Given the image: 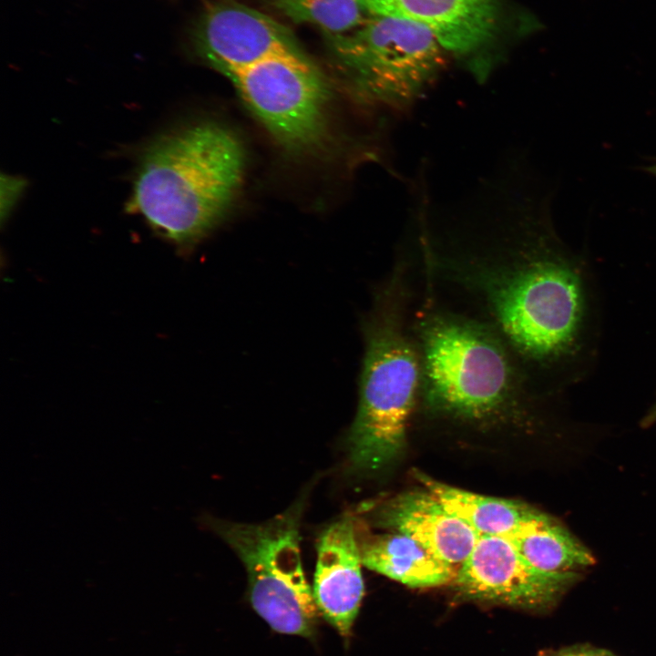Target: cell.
<instances>
[{
	"label": "cell",
	"instance_id": "obj_14",
	"mask_svg": "<svg viewBox=\"0 0 656 656\" xmlns=\"http://www.w3.org/2000/svg\"><path fill=\"white\" fill-rule=\"evenodd\" d=\"M415 476L428 492L479 536L511 535L532 508L520 502L464 490L422 472L416 471Z\"/></svg>",
	"mask_w": 656,
	"mask_h": 656
},
{
	"label": "cell",
	"instance_id": "obj_5",
	"mask_svg": "<svg viewBox=\"0 0 656 656\" xmlns=\"http://www.w3.org/2000/svg\"><path fill=\"white\" fill-rule=\"evenodd\" d=\"M303 498L276 517L244 524L210 519L212 529L234 550L248 574L250 600L275 631L310 636L319 610L305 578L300 552Z\"/></svg>",
	"mask_w": 656,
	"mask_h": 656
},
{
	"label": "cell",
	"instance_id": "obj_12",
	"mask_svg": "<svg viewBox=\"0 0 656 656\" xmlns=\"http://www.w3.org/2000/svg\"><path fill=\"white\" fill-rule=\"evenodd\" d=\"M361 561L377 573L412 588L452 581L455 567L442 561L413 538L401 534L371 535L355 518Z\"/></svg>",
	"mask_w": 656,
	"mask_h": 656
},
{
	"label": "cell",
	"instance_id": "obj_17",
	"mask_svg": "<svg viewBox=\"0 0 656 656\" xmlns=\"http://www.w3.org/2000/svg\"><path fill=\"white\" fill-rule=\"evenodd\" d=\"M569 656H613L602 651L597 650H579L568 652Z\"/></svg>",
	"mask_w": 656,
	"mask_h": 656
},
{
	"label": "cell",
	"instance_id": "obj_15",
	"mask_svg": "<svg viewBox=\"0 0 656 656\" xmlns=\"http://www.w3.org/2000/svg\"><path fill=\"white\" fill-rule=\"evenodd\" d=\"M296 24H309L337 35L351 31L366 18L359 0H259Z\"/></svg>",
	"mask_w": 656,
	"mask_h": 656
},
{
	"label": "cell",
	"instance_id": "obj_18",
	"mask_svg": "<svg viewBox=\"0 0 656 656\" xmlns=\"http://www.w3.org/2000/svg\"><path fill=\"white\" fill-rule=\"evenodd\" d=\"M642 423H643L644 425H651V424L656 423V402H655V404L652 405V407H651V409L650 410V412H649V413L647 414V415L645 416V418H644V420H643Z\"/></svg>",
	"mask_w": 656,
	"mask_h": 656
},
{
	"label": "cell",
	"instance_id": "obj_7",
	"mask_svg": "<svg viewBox=\"0 0 656 656\" xmlns=\"http://www.w3.org/2000/svg\"><path fill=\"white\" fill-rule=\"evenodd\" d=\"M577 580L534 567L505 536H479L453 579L467 599L530 610L553 605Z\"/></svg>",
	"mask_w": 656,
	"mask_h": 656
},
{
	"label": "cell",
	"instance_id": "obj_10",
	"mask_svg": "<svg viewBox=\"0 0 656 656\" xmlns=\"http://www.w3.org/2000/svg\"><path fill=\"white\" fill-rule=\"evenodd\" d=\"M368 15L406 19L428 28L444 49L458 55L478 50L494 36L497 0H359Z\"/></svg>",
	"mask_w": 656,
	"mask_h": 656
},
{
	"label": "cell",
	"instance_id": "obj_20",
	"mask_svg": "<svg viewBox=\"0 0 656 656\" xmlns=\"http://www.w3.org/2000/svg\"><path fill=\"white\" fill-rule=\"evenodd\" d=\"M555 656H569V655H568V652H566V653H561L559 655H555Z\"/></svg>",
	"mask_w": 656,
	"mask_h": 656
},
{
	"label": "cell",
	"instance_id": "obj_6",
	"mask_svg": "<svg viewBox=\"0 0 656 656\" xmlns=\"http://www.w3.org/2000/svg\"><path fill=\"white\" fill-rule=\"evenodd\" d=\"M230 79L253 115L285 149L308 152L323 144L328 86L304 52L267 58Z\"/></svg>",
	"mask_w": 656,
	"mask_h": 656
},
{
	"label": "cell",
	"instance_id": "obj_3",
	"mask_svg": "<svg viewBox=\"0 0 656 656\" xmlns=\"http://www.w3.org/2000/svg\"><path fill=\"white\" fill-rule=\"evenodd\" d=\"M244 150L226 128L203 122L165 133L143 152L129 202L182 249L223 216L242 178Z\"/></svg>",
	"mask_w": 656,
	"mask_h": 656
},
{
	"label": "cell",
	"instance_id": "obj_4",
	"mask_svg": "<svg viewBox=\"0 0 656 656\" xmlns=\"http://www.w3.org/2000/svg\"><path fill=\"white\" fill-rule=\"evenodd\" d=\"M335 61L355 97L404 110L412 106L444 65V47L425 26L370 15L354 29L329 35Z\"/></svg>",
	"mask_w": 656,
	"mask_h": 656
},
{
	"label": "cell",
	"instance_id": "obj_13",
	"mask_svg": "<svg viewBox=\"0 0 656 656\" xmlns=\"http://www.w3.org/2000/svg\"><path fill=\"white\" fill-rule=\"evenodd\" d=\"M507 538L540 570L577 579L594 563L589 550L554 518L531 508Z\"/></svg>",
	"mask_w": 656,
	"mask_h": 656
},
{
	"label": "cell",
	"instance_id": "obj_11",
	"mask_svg": "<svg viewBox=\"0 0 656 656\" xmlns=\"http://www.w3.org/2000/svg\"><path fill=\"white\" fill-rule=\"evenodd\" d=\"M376 518L453 567L464 562L479 538L426 489L406 492L385 502Z\"/></svg>",
	"mask_w": 656,
	"mask_h": 656
},
{
	"label": "cell",
	"instance_id": "obj_2",
	"mask_svg": "<svg viewBox=\"0 0 656 656\" xmlns=\"http://www.w3.org/2000/svg\"><path fill=\"white\" fill-rule=\"evenodd\" d=\"M415 277L405 252L375 288L363 321L364 351L359 403L348 436L356 471L379 470L398 458L416 410L421 366L411 325Z\"/></svg>",
	"mask_w": 656,
	"mask_h": 656
},
{
	"label": "cell",
	"instance_id": "obj_9",
	"mask_svg": "<svg viewBox=\"0 0 656 656\" xmlns=\"http://www.w3.org/2000/svg\"><path fill=\"white\" fill-rule=\"evenodd\" d=\"M355 518L344 516L326 528L318 542L313 593L320 614L347 635L364 596Z\"/></svg>",
	"mask_w": 656,
	"mask_h": 656
},
{
	"label": "cell",
	"instance_id": "obj_1",
	"mask_svg": "<svg viewBox=\"0 0 656 656\" xmlns=\"http://www.w3.org/2000/svg\"><path fill=\"white\" fill-rule=\"evenodd\" d=\"M415 248L420 289L489 329L538 385L548 386L579 352L584 278L545 218L448 231L422 225Z\"/></svg>",
	"mask_w": 656,
	"mask_h": 656
},
{
	"label": "cell",
	"instance_id": "obj_19",
	"mask_svg": "<svg viewBox=\"0 0 656 656\" xmlns=\"http://www.w3.org/2000/svg\"><path fill=\"white\" fill-rule=\"evenodd\" d=\"M646 170L656 177V161L646 168Z\"/></svg>",
	"mask_w": 656,
	"mask_h": 656
},
{
	"label": "cell",
	"instance_id": "obj_8",
	"mask_svg": "<svg viewBox=\"0 0 656 656\" xmlns=\"http://www.w3.org/2000/svg\"><path fill=\"white\" fill-rule=\"evenodd\" d=\"M194 40L198 54L229 78L267 58L303 52L286 26L236 2L210 7L197 25Z\"/></svg>",
	"mask_w": 656,
	"mask_h": 656
},
{
	"label": "cell",
	"instance_id": "obj_16",
	"mask_svg": "<svg viewBox=\"0 0 656 656\" xmlns=\"http://www.w3.org/2000/svg\"><path fill=\"white\" fill-rule=\"evenodd\" d=\"M24 186L22 179L10 176L4 177L2 179V219L5 212H9L12 205L19 196Z\"/></svg>",
	"mask_w": 656,
	"mask_h": 656
}]
</instances>
